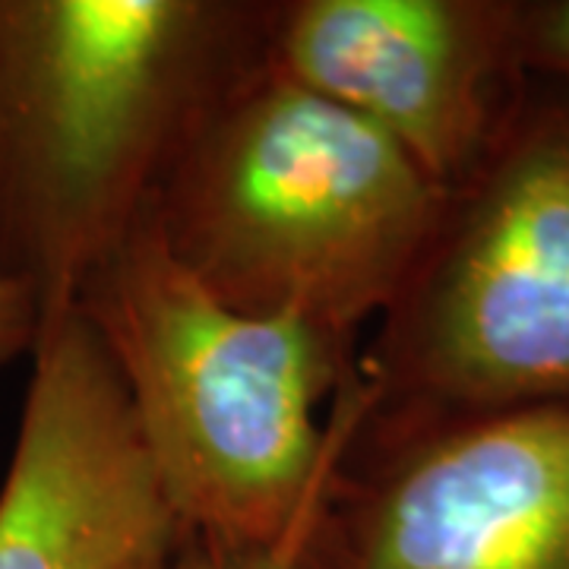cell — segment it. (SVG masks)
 Here are the masks:
<instances>
[{
	"mask_svg": "<svg viewBox=\"0 0 569 569\" xmlns=\"http://www.w3.org/2000/svg\"><path fill=\"white\" fill-rule=\"evenodd\" d=\"M443 203L447 190L399 142L266 54L206 108L146 222L224 307L361 348L411 279Z\"/></svg>",
	"mask_w": 569,
	"mask_h": 569,
	"instance_id": "obj_2",
	"label": "cell"
},
{
	"mask_svg": "<svg viewBox=\"0 0 569 569\" xmlns=\"http://www.w3.org/2000/svg\"><path fill=\"white\" fill-rule=\"evenodd\" d=\"M183 538L77 307L41 326L0 485V569H171Z\"/></svg>",
	"mask_w": 569,
	"mask_h": 569,
	"instance_id": "obj_7",
	"label": "cell"
},
{
	"mask_svg": "<svg viewBox=\"0 0 569 569\" xmlns=\"http://www.w3.org/2000/svg\"><path fill=\"white\" fill-rule=\"evenodd\" d=\"M39 332L41 313L32 295L20 284L0 282V365L32 355Z\"/></svg>",
	"mask_w": 569,
	"mask_h": 569,
	"instance_id": "obj_9",
	"label": "cell"
},
{
	"mask_svg": "<svg viewBox=\"0 0 569 569\" xmlns=\"http://www.w3.org/2000/svg\"><path fill=\"white\" fill-rule=\"evenodd\" d=\"M301 538H291V541H284L279 548L244 550V553H231V557H216L212 553V557H216V567L219 569H295L298 567Z\"/></svg>",
	"mask_w": 569,
	"mask_h": 569,
	"instance_id": "obj_10",
	"label": "cell"
},
{
	"mask_svg": "<svg viewBox=\"0 0 569 569\" xmlns=\"http://www.w3.org/2000/svg\"><path fill=\"white\" fill-rule=\"evenodd\" d=\"M171 569H219L216 567V557L203 550L200 545H193V541H187L181 550V557H178V563Z\"/></svg>",
	"mask_w": 569,
	"mask_h": 569,
	"instance_id": "obj_11",
	"label": "cell"
},
{
	"mask_svg": "<svg viewBox=\"0 0 569 569\" xmlns=\"http://www.w3.org/2000/svg\"><path fill=\"white\" fill-rule=\"evenodd\" d=\"M516 63L522 77L569 82V0L516 3Z\"/></svg>",
	"mask_w": 569,
	"mask_h": 569,
	"instance_id": "obj_8",
	"label": "cell"
},
{
	"mask_svg": "<svg viewBox=\"0 0 569 569\" xmlns=\"http://www.w3.org/2000/svg\"><path fill=\"white\" fill-rule=\"evenodd\" d=\"M519 86L396 305L358 348L367 418L569 399V82Z\"/></svg>",
	"mask_w": 569,
	"mask_h": 569,
	"instance_id": "obj_4",
	"label": "cell"
},
{
	"mask_svg": "<svg viewBox=\"0 0 569 569\" xmlns=\"http://www.w3.org/2000/svg\"><path fill=\"white\" fill-rule=\"evenodd\" d=\"M276 0H0V282L41 326L140 228L178 149L269 54Z\"/></svg>",
	"mask_w": 569,
	"mask_h": 569,
	"instance_id": "obj_1",
	"label": "cell"
},
{
	"mask_svg": "<svg viewBox=\"0 0 569 569\" xmlns=\"http://www.w3.org/2000/svg\"><path fill=\"white\" fill-rule=\"evenodd\" d=\"M269 63L373 123L447 193L526 82L516 0H276Z\"/></svg>",
	"mask_w": 569,
	"mask_h": 569,
	"instance_id": "obj_6",
	"label": "cell"
},
{
	"mask_svg": "<svg viewBox=\"0 0 569 569\" xmlns=\"http://www.w3.org/2000/svg\"><path fill=\"white\" fill-rule=\"evenodd\" d=\"M348 392L295 569H569V399L367 418Z\"/></svg>",
	"mask_w": 569,
	"mask_h": 569,
	"instance_id": "obj_5",
	"label": "cell"
},
{
	"mask_svg": "<svg viewBox=\"0 0 569 569\" xmlns=\"http://www.w3.org/2000/svg\"><path fill=\"white\" fill-rule=\"evenodd\" d=\"M183 538L216 557L301 538L351 425L358 348L247 317L140 228L80 291Z\"/></svg>",
	"mask_w": 569,
	"mask_h": 569,
	"instance_id": "obj_3",
	"label": "cell"
}]
</instances>
